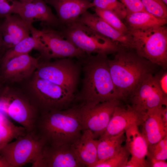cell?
Segmentation results:
<instances>
[{"label":"cell","mask_w":167,"mask_h":167,"mask_svg":"<svg viewBox=\"0 0 167 167\" xmlns=\"http://www.w3.org/2000/svg\"><path fill=\"white\" fill-rule=\"evenodd\" d=\"M125 132L123 131L118 135L98 139L97 163L115 156L120 151L125 139Z\"/></svg>","instance_id":"cell-25"},{"label":"cell","mask_w":167,"mask_h":167,"mask_svg":"<svg viewBox=\"0 0 167 167\" xmlns=\"http://www.w3.org/2000/svg\"><path fill=\"white\" fill-rule=\"evenodd\" d=\"M81 70L78 61L72 58H57L52 61L43 60L39 61L33 75L48 80L75 95Z\"/></svg>","instance_id":"cell-7"},{"label":"cell","mask_w":167,"mask_h":167,"mask_svg":"<svg viewBox=\"0 0 167 167\" xmlns=\"http://www.w3.org/2000/svg\"></svg>","instance_id":"cell-42"},{"label":"cell","mask_w":167,"mask_h":167,"mask_svg":"<svg viewBox=\"0 0 167 167\" xmlns=\"http://www.w3.org/2000/svg\"><path fill=\"white\" fill-rule=\"evenodd\" d=\"M33 167H85L79 161L71 145L53 146L45 144Z\"/></svg>","instance_id":"cell-13"},{"label":"cell","mask_w":167,"mask_h":167,"mask_svg":"<svg viewBox=\"0 0 167 167\" xmlns=\"http://www.w3.org/2000/svg\"><path fill=\"white\" fill-rule=\"evenodd\" d=\"M165 106L148 111L142 125L141 133L145 139L148 147L163 139L167 135V124L164 121L162 112Z\"/></svg>","instance_id":"cell-21"},{"label":"cell","mask_w":167,"mask_h":167,"mask_svg":"<svg viewBox=\"0 0 167 167\" xmlns=\"http://www.w3.org/2000/svg\"><path fill=\"white\" fill-rule=\"evenodd\" d=\"M78 59L84 76L75 103L94 105L113 99L122 100L111 76L107 55L87 54Z\"/></svg>","instance_id":"cell-1"},{"label":"cell","mask_w":167,"mask_h":167,"mask_svg":"<svg viewBox=\"0 0 167 167\" xmlns=\"http://www.w3.org/2000/svg\"><path fill=\"white\" fill-rule=\"evenodd\" d=\"M89 2H92L93 0H88Z\"/></svg>","instance_id":"cell-41"},{"label":"cell","mask_w":167,"mask_h":167,"mask_svg":"<svg viewBox=\"0 0 167 167\" xmlns=\"http://www.w3.org/2000/svg\"><path fill=\"white\" fill-rule=\"evenodd\" d=\"M128 99L130 103L129 105L144 114L149 110L167 106V96L161 89L153 74L144 79Z\"/></svg>","instance_id":"cell-11"},{"label":"cell","mask_w":167,"mask_h":167,"mask_svg":"<svg viewBox=\"0 0 167 167\" xmlns=\"http://www.w3.org/2000/svg\"><path fill=\"white\" fill-rule=\"evenodd\" d=\"M40 58V56L36 58L27 54L1 62L0 76L1 80L12 83L28 78L36 69Z\"/></svg>","instance_id":"cell-15"},{"label":"cell","mask_w":167,"mask_h":167,"mask_svg":"<svg viewBox=\"0 0 167 167\" xmlns=\"http://www.w3.org/2000/svg\"><path fill=\"white\" fill-rule=\"evenodd\" d=\"M32 36L24 38L12 48L7 50L1 59V62L19 55L28 54L32 49L38 51L43 60H50V54L47 48L40 40L32 24L30 27Z\"/></svg>","instance_id":"cell-23"},{"label":"cell","mask_w":167,"mask_h":167,"mask_svg":"<svg viewBox=\"0 0 167 167\" xmlns=\"http://www.w3.org/2000/svg\"><path fill=\"white\" fill-rule=\"evenodd\" d=\"M131 49L141 57L165 70L167 66V27L165 25L128 29Z\"/></svg>","instance_id":"cell-5"},{"label":"cell","mask_w":167,"mask_h":167,"mask_svg":"<svg viewBox=\"0 0 167 167\" xmlns=\"http://www.w3.org/2000/svg\"><path fill=\"white\" fill-rule=\"evenodd\" d=\"M41 30L35 28L40 40L46 46L50 54V59L64 58L77 59L87 54L64 38L58 30L43 24Z\"/></svg>","instance_id":"cell-12"},{"label":"cell","mask_w":167,"mask_h":167,"mask_svg":"<svg viewBox=\"0 0 167 167\" xmlns=\"http://www.w3.org/2000/svg\"><path fill=\"white\" fill-rule=\"evenodd\" d=\"M55 9L62 26L75 22L84 12L93 7L88 0H44Z\"/></svg>","instance_id":"cell-20"},{"label":"cell","mask_w":167,"mask_h":167,"mask_svg":"<svg viewBox=\"0 0 167 167\" xmlns=\"http://www.w3.org/2000/svg\"><path fill=\"white\" fill-rule=\"evenodd\" d=\"M93 7L111 11L121 20L124 19L127 11L124 6L118 0H93Z\"/></svg>","instance_id":"cell-27"},{"label":"cell","mask_w":167,"mask_h":167,"mask_svg":"<svg viewBox=\"0 0 167 167\" xmlns=\"http://www.w3.org/2000/svg\"><path fill=\"white\" fill-rule=\"evenodd\" d=\"M0 167H11V165L2 156H0Z\"/></svg>","instance_id":"cell-36"},{"label":"cell","mask_w":167,"mask_h":167,"mask_svg":"<svg viewBox=\"0 0 167 167\" xmlns=\"http://www.w3.org/2000/svg\"><path fill=\"white\" fill-rule=\"evenodd\" d=\"M145 11L154 16L167 19V6L160 0H140Z\"/></svg>","instance_id":"cell-30"},{"label":"cell","mask_w":167,"mask_h":167,"mask_svg":"<svg viewBox=\"0 0 167 167\" xmlns=\"http://www.w3.org/2000/svg\"><path fill=\"white\" fill-rule=\"evenodd\" d=\"M113 99L94 105L78 104L79 112L83 131L89 130L95 139L105 131L115 108L120 103Z\"/></svg>","instance_id":"cell-10"},{"label":"cell","mask_w":167,"mask_h":167,"mask_svg":"<svg viewBox=\"0 0 167 167\" xmlns=\"http://www.w3.org/2000/svg\"><path fill=\"white\" fill-rule=\"evenodd\" d=\"M125 7L127 12H146L140 0H118Z\"/></svg>","instance_id":"cell-33"},{"label":"cell","mask_w":167,"mask_h":167,"mask_svg":"<svg viewBox=\"0 0 167 167\" xmlns=\"http://www.w3.org/2000/svg\"><path fill=\"white\" fill-rule=\"evenodd\" d=\"M98 139L89 130L83 131L80 137L71 145L79 161L85 167H95L98 161Z\"/></svg>","instance_id":"cell-22"},{"label":"cell","mask_w":167,"mask_h":167,"mask_svg":"<svg viewBox=\"0 0 167 167\" xmlns=\"http://www.w3.org/2000/svg\"><path fill=\"white\" fill-rule=\"evenodd\" d=\"M15 13L14 0H0V18Z\"/></svg>","instance_id":"cell-32"},{"label":"cell","mask_w":167,"mask_h":167,"mask_svg":"<svg viewBox=\"0 0 167 167\" xmlns=\"http://www.w3.org/2000/svg\"><path fill=\"white\" fill-rule=\"evenodd\" d=\"M0 114L11 118L27 132L34 130L40 115L25 93L8 87L0 93Z\"/></svg>","instance_id":"cell-8"},{"label":"cell","mask_w":167,"mask_h":167,"mask_svg":"<svg viewBox=\"0 0 167 167\" xmlns=\"http://www.w3.org/2000/svg\"><path fill=\"white\" fill-rule=\"evenodd\" d=\"M138 126L134 124L125 130L126 136L125 146L131 157L126 167H144L148 166L145 159L148 153L147 142L139 131Z\"/></svg>","instance_id":"cell-17"},{"label":"cell","mask_w":167,"mask_h":167,"mask_svg":"<svg viewBox=\"0 0 167 167\" xmlns=\"http://www.w3.org/2000/svg\"><path fill=\"white\" fill-rule=\"evenodd\" d=\"M20 2H31L33 1L34 0H18Z\"/></svg>","instance_id":"cell-38"},{"label":"cell","mask_w":167,"mask_h":167,"mask_svg":"<svg viewBox=\"0 0 167 167\" xmlns=\"http://www.w3.org/2000/svg\"><path fill=\"white\" fill-rule=\"evenodd\" d=\"M1 79L0 77V88L1 86Z\"/></svg>","instance_id":"cell-40"},{"label":"cell","mask_w":167,"mask_h":167,"mask_svg":"<svg viewBox=\"0 0 167 167\" xmlns=\"http://www.w3.org/2000/svg\"><path fill=\"white\" fill-rule=\"evenodd\" d=\"M79 104L62 110L40 114L34 130L45 144L58 146L71 145L81 136L83 131Z\"/></svg>","instance_id":"cell-3"},{"label":"cell","mask_w":167,"mask_h":167,"mask_svg":"<svg viewBox=\"0 0 167 167\" xmlns=\"http://www.w3.org/2000/svg\"><path fill=\"white\" fill-rule=\"evenodd\" d=\"M25 93L40 114L67 108L75 103V95L60 86L33 75Z\"/></svg>","instance_id":"cell-4"},{"label":"cell","mask_w":167,"mask_h":167,"mask_svg":"<svg viewBox=\"0 0 167 167\" xmlns=\"http://www.w3.org/2000/svg\"><path fill=\"white\" fill-rule=\"evenodd\" d=\"M167 6V0H160Z\"/></svg>","instance_id":"cell-39"},{"label":"cell","mask_w":167,"mask_h":167,"mask_svg":"<svg viewBox=\"0 0 167 167\" xmlns=\"http://www.w3.org/2000/svg\"><path fill=\"white\" fill-rule=\"evenodd\" d=\"M145 114L141 113L128 105L126 107L117 106L112 114L108 125L99 138L118 134L134 124L142 125Z\"/></svg>","instance_id":"cell-16"},{"label":"cell","mask_w":167,"mask_h":167,"mask_svg":"<svg viewBox=\"0 0 167 167\" xmlns=\"http://www.w3.org/2000/svg\"><path fill=\"white\" fill-rule=\"evenodd\" d=\"M58 30L64 38L88 55L115 53L122 45L77 21L62 26Z\"/></svg>","instance_id":"cell-6"},{"label":"cell","mask_w":167,"mask_h":167,"mask_svg":"<svg viewBox=\"0 0 167 167\" xmlns=\"http://www.w3.org/2000/svg\"><path fill=\"white\" fill-rule=\"evenodd\" d=\"M159 86L163 93L167 96V72L166 71L155 76Z\"/></svg>","instance_id":"cell-34"},{"label":"cell","mask_w":167,"mask_h":167,"mask_svg":"<svg viewBox=\"0 0 167 167\" xmlns=\"http://www.w3.org/2000/svg\"><path fill=\"white\" fill-rule=\"evenodd\" d=\"M2 23L0 21V55L2 50L4 49L2 32L1 28Z\"/></svg>","instance_id":"cell-37"},{"label":"cell","mask_w":167,"mask_h":167,"mask_svg":"<svg viewBox=\"0 0 167 167\" xmlns=\"http://www.w3.org/2000/svg\"><path fill=\"white\" fill-rule=\"evenodd\" d=\"M14 2L15 14L29 24L40 21L43 24L58 30L62 26L44 0H34L26 2L15 0Z\"/></svg>","instance_id":"cell-14"},{"label":"cell","mask_w":167,"mask_h":167,"mask_svg":"<svg viewBox=\"0 0 167 167\" xmlns=\"http://www.w3.org/2000/svg\"><path fill=\"white\" fill-rule=\"evenodd\" d=\"M130 155L125 145L115 156L97 163L95 167H126Z\"/></svg>","instance_id":"cell-29"},{"label":"cell","mask_w":167,"mask_h":167,"mask_svg":"<svg viewBox=\"0 0 167 167\" xmlns=\"http://www.w3.org/2000/svg\"><path fill=\"white\" fill-rule=\"evenodd\" d=\"M89 26L100 34L121 45L131 48L132 39L130 34H126L116 29L95 13L88 11L76 20Z\"/></svg>","instance_id":"cell-18"},{"label":"cell","mask_w":167,"mask_h":167,"mask_svg":"<svg viewBox=\"0 0 167 167\" xmlns=\"http://www.w3.org/2000/svg\"><path fill=\"white\" fill-rule=\"evenodd\" d=\"M45 142L35 131L27 132L0 149V155L11 167L32 164L40 154Z\"/></svg>","instance_id":"cell-9"},{"label":"cell","mask_w":167,"mask_h":167,"mask_svg":"<svg viewBox=\"0 0 167 167\" xmlns=\"http://www.w3.org/2000/svg\"><path fill=\"white\" fill-rule=\"evenodd\" d=\"M94 11L96 15L116 29L124 34H130L126 24L113 12L96 8Z\"/></svg>","instance_id":"cell-28"},{"label":"cell","mask_w":167,"mask_h":167,"mask_svg":"<svg viewBox=\"0 0 167 167\" xmlns=\"http://www.w3.org/2000/svg\"><path fill=\"white\" fill-rule=\"evenodd\" d=\"M148 155L156 159H167V135L157 143L148 147Z\"/></svg>","instance_id":"cell-31"},{"label":"cell","mask_w":167,"mask_h":167,"mask_svg":"<svg viewBox=\"0 0 167 167\" xmlns=\"http://www.w3.org/2000/svg\"><path fill=\"white\" fill-rule=\"evenodd\" d=\"M128 29H142L165 25L167 19L159 18L147 12H127L124 19Z\"/></svg>","instance_id":"cell-24"},{"label":"cell","mask_w":167,"mask_h":167,"mask_svg":"<svg viewBox=\"0 0 167 167\" xmlns=\"http://www.w3.org/2000/svg\"><path fill=\"white\" fill-rule=\"evenodd\" d=\"M150 159V165L152 167H167V163L165 161L156 159L147 155Z\"/></svg>","instance_id":"cell-35"},{"label":"cell","mask_w":167,"mask_h":167,"mask_svg":"<svg viewBox=\"0 0 167 167\" xmlns=\"http://www.w3.org/2000/svg\"><path fill=\"white\" fill-rule=\"evenodd\" d=\"M108 62L112 80L122 100L128 99L144 79L153 74L154 66L157 65L122 45Z\"/></svg>","instance_id":"cell-2"},{"label":"cell","mask_w":167,"mask_h":167,"mask_svg":"<svg viewBox=\"0 0 167 167\" xmlns=\"http://www.w3.org/2000/svg\"><path fill=\"white\" fill-rule=\"evenodd\" d=\"M2 23L3 45L7 50L13 47L24 38L29 36V24L18 14L8 15Z\"/></svg>","instance_id":"cell-19"},{"label":"cell","mask_w":167,"mask_h":167,"mask_svg":"<svg viewBox=\"0 0 167 167\" xmlns=\"http://www.w3.org/2000/svg\"><path fill=\"white\" fill-rule=\"evenodd\" d=\"M27 132L24 127L15 125L8 118L0 114V149L13 139L24 135Z\"/></svg>","instance_id":"cell-26"}]
</instances>
